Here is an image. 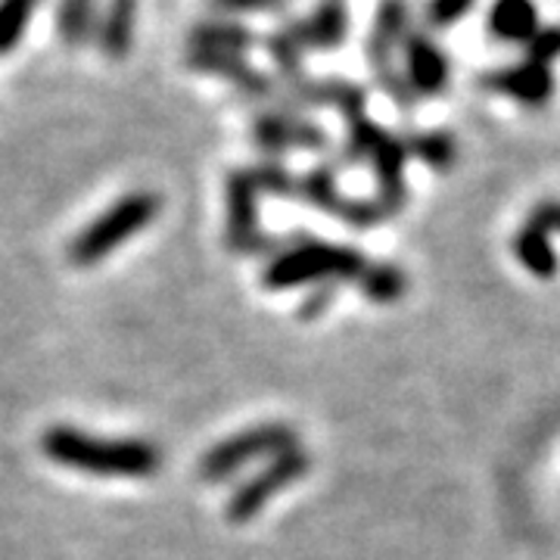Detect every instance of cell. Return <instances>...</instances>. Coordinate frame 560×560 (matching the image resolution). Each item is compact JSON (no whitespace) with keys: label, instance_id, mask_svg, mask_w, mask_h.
<instances>
[{"label":"cell","instance_id":"4316f807","mask_svg":"<svg viewBox=\"0 0 560 560\" xmlns=\"http://www.w3.org/2000/svg\"><path fill=\"white\" fill-rule=\"evenodd\" d=\"M523 50H526L523 60H533L551 69L560 60V25H541L536 38L529 40Z\"/></svg>","mask_w":560,"mask_h":560},{"label":"cell","instance_id":"8992f818","mask_svg":"<svg viewBox=\"0 0 560 560\" xmlns=\"http://www.w3.org/2000/svg\"><path fill=\"white\" fill-rule=\"evenodd\" d=\"M308 467H312V458L300 445H293L290 452L268 460L256 477H249L241 489L231 492V499L224 504L228 523L243 526V523L256 521L261 514V508L278 499L283 489H290L293 482L302 480L308 474Z\"/></svg>","mask_w":560,"mask_h":560},{"label":"cell","instance_id":"ba28073f","mask_svg":"<svg viewBox=\"0 0 560 560\" xmlns=\"http://www.w3.org/2000/svg\"><path fill=\"white\" fill-rule=\"evenodd\" d=\"M401 79L411 97H442L452 81V60L442 44L427 32L411 28L401 44Z\"/></svg>","mask_w":560,"mask_h":560},{"label":"cell","instance_id":"9a60e30c","mask_svg":"<svg viewBox=\"0 0 560 560\" xmlns=\"http://www.w3.org/2000/svg\"><path fill=\"white\" fill-rule=\"evenodd\" d=\"M140 0H106L101 20H97V44L106 60L128 57L135 44V22H138Z\"/></svg>","mask_w":560,"mask_h":560},{"label":"cell","instance_id":"7a4b0ae2","mask_svg":"<svg viewBox=\"0 0 560 560\" xmlns=\"http://www.w3.org/2000/svg\"><path fill=\"white\" fill-rule=\"evenodd\" d=\"M364 265L368 259L352 246L296 234V241L268 261V268L261 271V287L271 293L296 290V287H320V283L337 287L342 280H359Z\"/></svg>","mask_w":560,"mask_h":560},{"label":"cell","instance_id":"f546056e","mask_svg":"<svg viewBox=\"0 0 560 560\" xmlns=\"http://www.w3.org/2000/svg\"><path fill=\"white\" fill-rule=\"evenodd\" d=\"M533 224H539L541 231L548 234V237H555V234H560V200H545L539 202L533 212H529V219Z\"/></svg>","mask_w":560,"mask_h":560},{"label":"cell","instance_id":"8fae6325","mask_svg":"<svg viewBox=\"0 0 560 560\" xmlns=\"http://www.w3.org/2000/svg\"><path fill=\"white\" fill-rule=\"evenodd\" d=\"M187 69L200 72V75H215V79L231 81L241 88V94L253 97V101H265V97H275L278 88L275 81L268 79L265 72L253 69L243 57L234 54H206V50H190V57L184 60Z\"/></svg>","mask_w":560,"mask_h":560},{"label":"cell","instance_id":"30bf717a","mask_svg":"<svg viewBox=\"0 0 560 560\" xmlns=\"http://www.w3.org/2000/svg\"><path fill=\"white\" fill-rule=\"evenodd\" d=\"M482 84L501 94L508 101L521 103V106H545V103L555 97L558 91V79H555V69L539 66L533 60H521L514 66H501L495 72H489Z\"/></svg>","mask_w":560,"mask_h":560},{"label":"cell","instance_id":"7c38bea8","mask_svg":"<svg viewBox=\"0 0 560 560\" xmlns=\"http://www.w3.org/2000/svg\"><path fill=\"white\" fill-rule=\"evenodd\" d=\"M408 143L396 135H383L377 150L371 153V165H374V175H377V187H381V206L383 215H396L405 200H408V187H405V168H408Z\"/></svg>","mask_w":560,"mask_h":560},{"label":"cell","instance_id":"4fadbf2b","mask_svg":"<svg viewBox=\"0 0 560 560\" xmlns=\"http://www.w3.org/2000/svg\"><path fill=\"white\" fill-rule=\"evenodd\" d=\"M290 25L305 50H340L349 38V7L346 0H320L308 16L290 20Z\"/></svg>","mask_w":560,"mask_h":560},{"label":"cell","instance_id":"277c9868","mask_svg":"<svg viewBox=\"0 0 560 560\" xmlns=\"http://www.w3.org/2000/svg\"><path fill=\"white\" fill-rule=\"evenodd\" d=\"M296 442V430L290 423H259V427H249L243 433H234L228 440H221L219 445H212L206 455L200 458V474L202 482H221L228 477H234L237 470H243L249 460L256 458H278L283 452H290Z\"/></svg>","mask_w":560,"mask_h":560},{"label":"cell","instance_id":"5b68a950","mask_svg":"<svg viewBox=\"0 0 560 560\" xmlns=\"http://www.w3.org/2000/svg\"><path fill=\"white\" fill-rule=\"evenodd\" d=\"M408 32H411V3L408 0H381L377 13H374V25H371V38H368V62H371L383 91L399 106L415 103L399 69L401 44L408 38Z\"/></svg>","mask_w":560,"mask_h":560},{"label":"cell","instance_id":"603a6c76","mask_svg":"<svg viewBox=\"0 0 560 560\" xmlns=\"http://www.w3.org/2000/svg\"><path fill=\"white\" fill-rule=\"evenodd\" d=\"M38 7L40 0H0V57L20 47Z\"/></svg>","mask_w":560,"mask_h":560},{"label":"cell","instance_id":"83f0119b","mask_svg":"<svg viewBox=\"0 0 560 560\" xmlns=\"http://www.w3.org/2000/svg\"><path fill=\"white\" fill-rule=\"evenodd\" d=\"M337 300V287L334 283H320V287H312V293L302 300L300 305V318L302 320H315L320 318L327 308H330V302Z\"/></svg>","mask_w":560,"mask_h":560},{"label":"cell","instance_id":"ac0fdd59","mask_svg":"<svg viewBox=\"0 0 560 560\" xmlns=\"http://www.w3.org/2000/svg\"><path fill=\"white\" fill-rule=\"evenodd\" d=\"M97 0H60L57 3V32L66 47H81L97 35Z\"/></svg>","mask_w":560,"mask_h":560},{"label":"cell","instance_id":"2e32d148","mask_svg":"<svg viewBox=\"0 0 560 560\" xmlns=\"http://www.w3.org/2000/svg\"><path fill=\"white\" fill-rule=\"evenodd\" d=\"M190 47L206 50V54H234L243 57L246 50L259 47V35L253 28H246L243 22L234 20H206L190 28Z\"/></svg>","mask_w":560,"mask_h":560},{"label":"cell","instance_id":"484cf974","mask_svg":"<svg viewBox=\"0 0 560 560\" xmlns=\"http://www.w3.org/2000/svg\"><path fill=\"white\" fill-rule=\"evenodd\" d=\"M477 0H427L423 3V20L430 28H452L474 13Z\"/></svg>","mask_w":560,"mask_h":560},{"label":"cell","instance_id":"e0dca14e","mask_svg":"<svg viewBox=\"0 0 560 560\" xmlns=\"http://www.w3.org/2000/svg\"><path fill=\"white\" fill-rule=\"evenodd\" d=\"M514 256L523 265V271H529L533 278H555L560 271L558 249H555V237H548L539 224L523 221L521 231L514 234Z\"/></svg>","mask_w":560,"mask_h":560},{"label":"cell","instance_id":"3957f363","mask_svg":"<svg viewBox=\"0 0 560 560\" xmlns=\"http://www.w3.org/2000/svg\"><path fill=\"white\" fill-rule=\"evenodd\" d=\"M160 197L153 190H135L125 194L109 209H103L88 228H81L75 241L69 243V261L75 268H94L103 259H109L116 249L131 241L135 234L147 231L153 219L160 215Z\"/></svg>","mask_w":560,"mask_h":560},{"label":"cell","instance_id":"6da1fadb","mask_svg":"<svg viewBox=\"0 0 560 560\" xmlns=\"http://www.w3.org/2000/svg\"><path fill=\"white\" fill-rule=\"evenodd\" d=\"M40 452L57 467L116 480H147L162 467L160 448L153 442L101 440L75 427H50L40 436Z\"/></svg>","mask_w":560,"mask_h":560},{"label":"cell","instance_id":"4dcf8cb0","mask_svg":"<svg viewBox=\"0 0 560 560\" xmlns=\"http://www.w3.org/2000/svg\"><path fill=\"white\" fill-rule=\"evenodd\" d=\"M280 3H283V7H287V3H290V0H280Z\"/></svg>","mask_w":560,"mask_h":560},{"label":"cell","instance_id":"d6986e66","mask_svg":"<svg viewBox=\"0 0 560 560\" xmlns=\"http://www.w3.org/2000/svg\"><path fill=\"white\" fill-rule=\"evenodd\" d=\"M359 290L377 305H389L399 302L408 290V278L399 265L393 261H368L364 271L359 275Z\"/></svg>","mask_w":560,"mask_h":560},{"label":"cell","instance_id":"cb8c5ba5","mask_svg":"<svg viewBox=\"0 0 560 560\" xmlns=\"http://www.w3.org/2000/svg\"><path fill=\"white\" fill-rule=\"evenodd\" d=\"M386 135L377 121L368 113L346 121V147H342V160L346 165H359V162H371V153L377 150V143Z\"/></svg>","mask_w":560,"mask_h":560},{"label":"cell","instance_id":"52a82bcc","mask_svg":"<svg viewBox=\"0 0 560 560\" xmlns=\"http://www.w3.org/2000/svg\"><path fill=\"white\" fill-rule=\"evenodd\" d=\"M259 187L253 180L249 168H237L228 175V190H224V206H228V221H224V237L228 249L243 253V256H259V253H275L287 249L293 241H275L259 228Z\"/></svg>","mask_w":560,"mask_h":560},{"label":"cell","instance_id":"ffe728a7","mask_svg":"<svg viewBox=\"0 0 560 560\" xmlns=\"http://www.w3.org/2000/svg\"><path fill=\"white\" fill-rule=\"evenodd\" d=\"M261 44H265L268 57H271V62L278 66L283 79L287 81L302 79V57H305V47H302V40L296 38V32H293L290 20L283 22V25H278L271 35H265Z\"/></svg>","mask_w":560,"mask_h":560},{"label":"cell","instance_id":"f1b7e54d","mask_svg":"<svg viewBox=\"0 0 560 560\" xmlns=\"http://www.w3.org/2000/svg\"><path fill=\"white\" fill-rule=\"evenodd\" d=\"M224 16H237V13H275L283 10L280 0H209Z\"/></svg>","mask_w":560,"mask_h":560},{"label":"cell","instance_id":"5bb4252c","mask_svg":"<svg viewBox=\"0 0 560 560\" xmlns=\"http://www.w3.org/2000/svg\"><path fill=\"white\" fill-rule=\"evenodd\" d=\"M486 28L492 40L526 47L541 28V13L536 0H492L486 13Z\"/></svg>","mask_w":560,"mask_h":560},{"label":"cell","instance_id":"44dd1931","mask_svg":"<svg viewBox=\"0 0 560 560\" xmlns=\"http://www.w3.org/2000/svg\"><path fill=\"white\" fill-rule=\"evenodd\" d=\"M405 143H408V156H418L433 172H448L458 160V143L448 131H420Z\"/></svg>","mask_w":560,"mask_h":560},{"label":"cell","instance_id":"d4e9b609","mask_svg":"<svg viewBox=\"0 0 560 560\" xmlns=\"http://www.w3.org/2000/svg\"><path fill=\"white\" fill-rule=\"evenodd\" d=\"M249 172H253V180H256L259 194L296 200V180L300 178H293V175L287 172V165H280V162H261V165L249 168Z\"/></svg>","mask_w":560,"mask_h":560},{"label":"cell","instance_id":"9c48e42d","mask_svg":"<svg viewBox=\"0 0 560 560\" xmlns=\"http://www.w3.org/2000/svg\"><path fill=\"white\" fill-rule=\"evenodd\" d=\"M253 143L265 153H287V150H324L327 131L312 119L296 113L268 109L253 119Z\"/></svg>","mask_w":560,"mask_h":560},{"label":"cell","instance_id":"7402d4cb","mask_svg":"<svg viewBox=\"0 0 560 560\" xmlns=\"http://www.w3.org/2000/svg\"><path fill=\"white\" fill-rule=\"evenodd\" d=\"M296 200L312 202L320 212L337 215L346 197L337 190V175L330 168H312L308 175L296 180Z\"/></svg>","mask_w":560,"mask_h":560}]
</instances>
